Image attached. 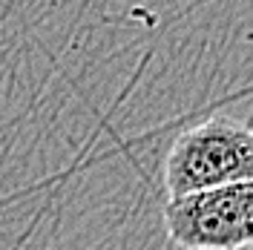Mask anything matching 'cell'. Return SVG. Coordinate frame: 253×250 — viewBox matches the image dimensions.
Returning a JSON list of instances; mask_svg holds the SVG:
<instances>
[{"mask_svg": "<svg viewBox=\"0 0 253 250\" xmlns=\"http://www.w3.org/2000/svg\"><path fill=\"white\" fill-rule=\"evenodd\" d=\"M253 178V132L236 118H207L178 132L164 158L167 196H187Z\"/></svg>", "mask_w": 253, "mask_h": 250, "instance_id": "6da1fadb", "label": "cell"}, {"mask_svg": "<svg viewBox=\"0 0 253 250\" xmlns=\"http://www.w3.org/2000/svg\"><path fill=\"white\" fill-rule=\"evenodd\" d=\"M253 227V181L167 199L164 230L181 250H245Z\"/></svg>", "mask_w": 253, "mask_h": 250, "instance_id": "7a4b0ae2", "label": "cell"}]
</instances>
